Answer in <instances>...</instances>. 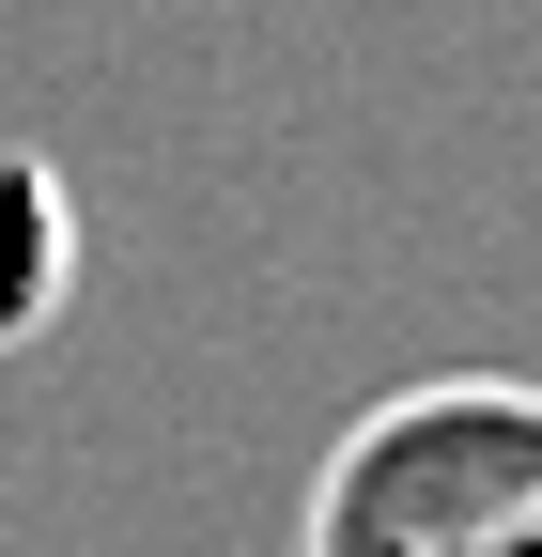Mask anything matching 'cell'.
I'll return each mask as SVG.
<instances>
[{"mask_svg":"<svg viewBox=\"0 0 542 557\" xmlns=\"http://www.w3.org/2000/svg\"><path fill=\"white\" fill-rule=\"evenodd\" d=\"M496 557H542V511H512V527H496Z\"/></svg>","mask_w":542,"mask_h":557,"instance_id":"3","label":"cell"},{"mask_svg":"<svg viewBox=\"0 0 542 557\" xmlns=\"http://www.w3.org/2000/svg\"><path fill=\"white\" fill-rule=\"evenodd\" d=\"M62 278H78V218L32 156H0V341H32L62 310Z\"/></svg>","mask_w":542,"mask_h":557,"instance_id":"2","label":"cell"},{"mask_svg":"<svg viewBox=\"0 0 542 557\" xmlns=\"http://www.w3.org/2000/svg\"><path fill=\"white\" fill-rule=\"evenodd\" d=\"M542 511V372H419L295 496V557H496V527Z\"/></svg>","mask_w":542,"mask_h":557,"instance_id":"1","label":"cell"}]
</instances>
